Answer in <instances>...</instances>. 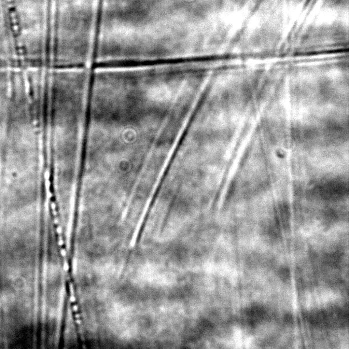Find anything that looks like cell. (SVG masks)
Masks as SVG:
<instances>
[{"mask_svg":"<svg viewBox=\"0 0 349 349\" xmlns=\"http://www.w3.org/2000/svg\"><path fill=\"white\" fill-rule=\"evenodd\" d=\"M88 95L77 83L51 82L44 93L38 116L47 168L58 176H70L80 169Z\"/></svg>","mask_w":349,"mask_h":349,"instance_id":"cell-2","label":"cell"},{"mask_svg":"<svg viewBox=\"0 0 349 349\" xmlns=\"http://www.w3.org/2000/svg\"><path fill=\"white\" fill-rule=\"evenodd\" d=\"M176 143L161 118L147 107L104 98L87 107L81 169L87 174L125 178L164 171Z\"/></svg>","mask_w":349,"mask_h":349,"instance_id":"cell-1","label":"cell"}]
</instances>
